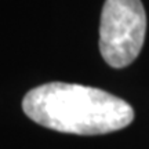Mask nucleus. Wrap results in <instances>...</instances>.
Returning a JSON list of instances; mask_svg holds the SVG:
<instances>
[{
	"label": "nucleus",
	"instance_id": "2",
	"mask_svg": "<svg viewBox=\"0 0 149 149\" xmlns=\"http://www.w3.org/2000/svg\"><path fill=\"white\" fill-rule=\"evenodd\" d=\"M146 35V13L141 0H105L100 24V51L112 68L135 61Z\"/></svg>",
	"mask_w": 149,
	"mask_h": 149
},
{
	"label": "nucleus",
	"instance_id": "1",
	"mask_svg": "<svg viewBox=\"0 0 149 149\" xmlns=\"http://www.w3.org/2000/svg\"><path fill=\"white\" fill-rule=\"evenodd\" d=\"M22 109L43 127L77 135H100L127 127L131 105L107 91L81 84L53 81L26 93Z\"/></svg>",
	"mask_w": 149,
	"mask_h": 149
}]
</instances>
